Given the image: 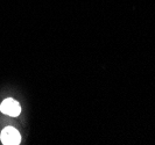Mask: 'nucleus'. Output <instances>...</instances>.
Here are the masks:
<instances>
[{
	"mask_svg": "<svg viewBox=\"0 0 155 145\" xmlns=\"http://www.w3.org/2000/svg\"><path fill=\"white\" fill-rule=\"evenodd\" d=\"M0 139H1V143L5 145H18L21 142L20 134L18 132V130L12 127H7L2 130Z\"/></svg>",
	"mask_w": 155,
	"mask_h": 145,
	"instance_id": "f257e3e1",
	"label": "nucleus"
},
{
	"mask_svg": "<svg viewBox=\"0 0 155 145\" xmlns=\"http://www.w3.org/2000/svg\"><path fill=\"white\" fill-rule=\"evenodd\" d=\"M0 110H1V113L8 115V116L16 117L21 112V107H20V105H19V102L16 100L8 98V99H5L1 102Z\"/></svg>",
	"mask_w": 155,
	"mask_h": 145,
	"instance_id": "f03ea898",
	"label": "nucleus"
}]
</instances>
